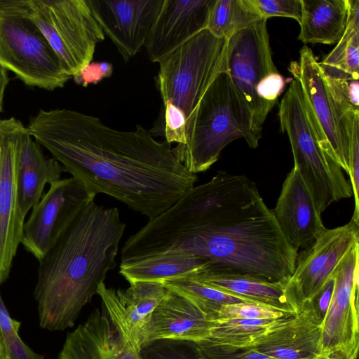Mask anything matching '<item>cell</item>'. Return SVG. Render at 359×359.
I'll use <instances>...</instances> for the list:
<instances>
[{
    "mask_svg": "<svg viewBox=\"0 0 359 359\" xmlns=\"http://www.w3.org/2000/svg\"><path fill=\"white\" fill-rule=\"evenodd\" d=\"M0 359H8L4 334L2 333L1 327H0Z\"/></svg>",
    "mask_w": 359,
    "mask_h": 359,
    "instance_id": "41",
    "label": "cell"
},
{
    "mask_svg": "<svg viewBox=\"0 0 359 359\" xmlns=\"http://www.w3.org/2000/svg\"><path fill=\"white\" fill-rule=\"evenodd\" d=\"M29 17L72 77L92 62L104 34L86 0H27Z\"/></svg>",
    "mask_w": 359,
    "mask_h": 359,
    "instance_id": "9",
    "label": "cell"
},
{
    "mask_svg": "<svg viewBox=\"0 0 359 359\" xmlns=\"http://www.w3.org/2000/svg\"><path fill=\"white\" fill-rule=\"evenodd\" d=\"M202 359H275L249 347H233L205 342L194 343Z\"/></svg>",
    "mask_w": 359,
    "mask_h": 359,
    "instance_id": "32",
    "label": "cell"
},
{
    "mask_svg": "<svg viewBox=\"0 0 359 359\" xmlns=\"http://www.w3.org/2000/svg\"><path fill=\"white\" fill-rule=\"evenodd\" d=\"M243 137L251 148L258 147L251 113L234 87L227 71L219 73L186 123V142L172 151L192 173L205 172L222 150Z\"/></svg>",
    "mask_w": 359,
    "mask_h": 359,
    "instance_id": "4",
    "label": "cell"
},
{
    "mask_svg": "<svg viewBox=\"0 0 359 359\" xmlns=\"http://www.w3.org/2000/svg\"><path fill=\"white\" fill-rule=\"evenodd\" d=\"M299 54V62H292L289 69L300 84L322 139L348 173L351 132L359 114L344 115L311 49L304 46Z\"/></svg>",
    "mask_w": 359,
    "mask_h": 359,
    "instance_id": "11",
    "label": "cell"
},
{
    "mask_svg": "<svg viewBox=\"0 0 359 359\" xmlns=\"http://www.w3.org/2000/svg\"><path fill=\"white\" fill-rule=\"evenodd\" d=\"M187 118L184 112L172 103L163 102L158 118L149 130L154 136L163 137L169 144L183 145L186 142Z\"/></svg>",
    "mask_w": 359,
    "mask_h": 359,
    "instance_id": "30",
    "label": "cell"
},
{
    "mask_svg": "<svg viewBox=\"0 0 359 359\" xmlns=\"http://www.w3.org/2000/svg\"><path fill=\"white\" fill-rule=\"evenodd\" d=\"M261 19L248 0H216L206 29L217 37L229 39L238 31Z\"/></svg>",
    "mask_w": 359,
    "mask_h": 359,
    "instance_id": "28",
    "label": "cell"
},
{
    "mask_svg": "<svg viewBox=\"0 0 359 359\" xmlns=\"http://www.w3.org/2000/svg\"><path fill=\"white\" fill-rule=\"evenodd\" d=\"M348 174L355 202L351 219L359 224V118L355 121L351 132Z\"/></svg>",
    "mask_w": 359,
    "mask_h": 359,
    "instance_id": "35",
    "label": "cell"
},
{
    "mask_svg": "<svg viewBox=\"0 0 359 359\" xmlns=\"http://www.w3.org/2000/svg\"><path fill=\"white\" fill-rule=\"evenodd\" d=\"M298 39L304 43H337L347 23L348 0H301Z\"/></svg>",
    "mask_w": 359,
    "mask_h": 359,
    "instance_id": "24",
    "label": "cell"
},
{
    "mask_svg": "<svg viewBox=\"0 0 359 359\" xmlns=\"http://www.w3.org/2000/svg\"><path fill=\"white\" fill-rule=\"evenodd\" d=\"M320 66L326 79L358 80L359 0H348V20L344 33Z\"/></svg>",
    "mask_w": 359,
    "mask_h": 359,
    "instance_id": "26",
    "label": "cell"
},
{
    "mask_svg": "<svg viewBox=\"0 0 359 359\" xmlns=\"http://www.w3.org/2000/svg\"><path fill=\"white\" fill-rule=\"evenodd\" d=\"M334 275L326 282L320 291L310 301L323 319L328 309L334 288Z\"/></svg>",
    "mask_w": 359,
    "mask_h": 359,
    "instance_id": "38",
    "label": "cell"
},
{
    "mask_svg": "<svg viewBox=\"0 0 359 359\" xmlns=\"http://www.w3.org/2000/svg\"><path fill=\"white\" fill-rule=\"evenodd\" d=\"M125 62L144 46L163 0H86Z\"/></svg>",
    "mask_w": 359,
    "mask_h": 359,
    "instance_id": "17",
    "label": "cell"
},
{
    "mask_svg": "<svg viewBox=\"0 0 359 359\" xmlns=\"http://www.w3.org/2000/svg\"><path fill=\"white\" fill-rule=\"evenodd\" d=\"M20 327V322L11 317L0 293V327L4 336L15 331L19 332Z\"/></svg>",
    "mask_w": 359,
    "mask_h": 359,
    "instance_id": "39",
    "label": "cell"
},
{
    "mask_svg": "<svg viewBox=\"0 0 359 359\" xmlns=\"http://www.w3.org/2000/svg\"><path fill=\"white\" fill-rule=\"evenodd\" d=\"M203 262L183 253L155 255L120 265L119 273L129 283L136 280L162 282L203 270Z\"/></svg>",
    "mask_w": 359,
    "mask_h": 359,
    "instance_id": "25",
    "label": "cell"
},
{
    "mask_svg": "<svg viewBox=\"0 0 359 359\" xmlns=\"http://www.w3.org/2000/svg\"><path fill=\"white\" fill-rule=\"evenodd\" d=\"M272 210L283 234L297 251L309 246L326 229L321 214L294 168L287 174Z\"/></svg>",
    "mask_w": 359,
    "mask_h": 359,
    "instance_id": "19",
    "label": "cell"
},
{
    "mask_svg": "<svg viewBox=\"0 0 359 359\" xmlns=\"http://www.w3.org/2000/svg\"><path fill=\"white\" fill-rule=\"evenodd\" d=\"M212 322L188 299L168 289L151 316L144 348L159 340L198 343L209 336Z\"/></svg>",
    "mask_w": 359,
    "mask_h": 359,
    "instance_id": "21",
    "label": "cell"
},
{
    "mask_svg": "<svg viewBox=\"0 0 359 359\" xmlns=\"http://www.w3.org/2000/svg\"><path fill=\"white\" fill-rule=\"evenodd\" d=\"M57 359H142L111 323L106 311L96 309L67 333Z\"/></svg>",
    "mask_w": 359,
    "mask_h": 359,
    "instance_id": "20",
    "label": "cell"
},
{
    "mask_svg": "<svg viewBox=\"0 0 359 359\" xmlns=\"http://www.w3.org/2000/svg\"><path fill=\"white\" fill-rule=\"evenodd\" d=\"M323 320L309 302L298 312L276 319L244 347L275 359H322Z\"/></svg>",
    "mask_w": 359,
    "mask_h": 359,
    "instance_id": "15",
    "label": "cell"
},
{
    "mask_svg": "<svg viewBox=\"0 0 359 359\" xmlns=\"http://www.w3.org/2000/svg\"><path fill=\"white\" fill-rule=\"evenodd\" d=\"M222 292L286 313L297 311L289 300L285 284L238 274L198 272L188 275Z\"/></svg>",
    "mask_w": 359,
    "mask_h": 359,
    "instance_id": "22",
    "label": "cell"
},
{
    "mask_svg": "<svg viewBox=\"0 0 359 359\" xmlns=\"http://www.w3.org/2000/svg\"><path fill=\"white\" fill-rule=\"evenodd\" d=\"M0 65L25 85L48 90L72 78L31 20L27 0H0Z\"/></svg>",
    "mask_w": 359,
    "mask_h": 359,
    "instance_id": "7",
    "label": "cell"
},
{
    "mask_svg": "<svg viewBox=\"0 0 359 359\" xmlns=\"http://www.w3.org/2000/svg\"><path fill=\"white\" fill-rule=\"evenodd\" d=\"M8 82V71L0 65V114L2 111L4 94Z\"/></svg>",
    "mask_w": 359,
    "mask_h": 359,
    "instance_id": "40",
    "label": "cell"
},
{
    "mask_svg": "<svg viewBox=\"0 0 359 359\" xmlns=\"http://www.w3.org/2000/svg\"><path fill=\"white\" fill-rule=\"evenodd\" d=\"M227 39L205 29L158 62L155 82L163 102L179 107L187 121L216 76L227 71Z\"/></svg>",
    "mask_w": 359,
    "mask_h": 359,
    "instance_id": "8",
    "label": "cell"
},
{
    "mask_svg": "<svg viewBox=\"0 0 359 359\" xmlns=\"http://www.w3.org/2000/svg\"><path fill=\"white\" fill-rule=\"evenodd\" d=\"M27 130L93 196L104 194L154 218L194 187L198 178L171 144L141 125L118 130L67 109H41Z\"/></svg>",
    "mask_w": 359,
    "mask_h": 359,
    "instance_id": "2",
    "label": "cell"
},
{
    "mask_svg": "<svg viewBox=\"0 0 359 359\" xmlns=\"http://www.w3.org/2000/svg\"><path fill=\"white\" fill-rule=\"evenodd\" d=\"M129 242L134 254L128 262L183 253L203 262L205 268L198 272L245 275L284 284L294 270L298 253L255 182L224 171L149 219Z\"/></svg>",
    "mask_w": 359,
    "mask_h": 359,
    "instance_id": "1",
    "label": "cell"
},
{
    "mask_svg": "<svg viewBox=\"0 0 359 359\" xmlns=\"http://www.w3.org/2000/svg\"><path fill=\"white\" fill-rule=\"evenodd\" d=\"M359 241V224L351 221L326 229L297 253L294 270L285 284L287 296L298 312L334 275L335 269Z\"/></svg>",
    "mask_w": 359,
    "mask_h": 359,
    "instance_id": "13",
    "label": "cell"
},
{
    "mask_svg": "<svg viewBox=\"0 0 359 359\" xmlns=\"http://www.w3.org/2000/svg\"><path fill=\"white\" fill-rule=\"evenodd\" d=\"M28 134L14 117L0 121V286L9 278L22 237L26 215L19 198L18 168Z\"/></svg>",
    "mask_w": 359,
    "mask_h": 359,
    "instance_id": "10",
    "label": "cell"
},
{
    "mask_svg": "<svg viewBox=\"0 0 359 359\" xmlns=\"http://www.w3.org/2000/svg\"><path fill=\"white\" fill-rule=\"evenodd\" d=\"M168 290L191 301L211 321H215L220 308L225 304L250 302L208 286L190 276L165 280L161 282Z\"/></svg>",
    "mask_w": 359,
    "mask_h": 359,
    "instance_id": "27",
    "label": "cell"
},
{
    "mask_svg": "<svg viewBox=\"0 0 359 359\" xmlns=\"http://www.w3.org/2000/svg\"><path fill=\"white\" fill-rule=\"evenodd\" d=\"M275 320H215L212 322L209 336L201 341L211 344L244 347L249 341L262 333Z\"/></svg>",
    "mask_w": 359,
    "mask_h": 359,
    "instance_id": "29",
    "label": "cell"
},
{
    "mask_svg": "<svg viewBox=\"0 0 359 359\" xmlns=\"http://www.w3.org/2000/svg\"><path fill=\"white\" fill-rule=\"evenodd\" d=\"M95 198L72 177L51 183L25 222L21 244L39 261L76 214Z\"/></svg>",
    "mask_w": 359,
    "mask_h": 359,
    "instance_id": "14",
    "label": "cell"
},
{
    "mask_svg": "<svg viewBox=\"0 0 359 359\" xmlns=\"http://www.w3.org/2000/svg\"><path fill=\"white\" fill-rule=\"evenodd\" d=\"M64 167L53 157L46 156L41 146L29 135L22 149L18 168V193L25 215L40 201L46 184L59 180Z\"/></svg>",
    "mask_w": 359,
    "mask_h": 359,
    "instance_id": "23",
    "label": "cell"
},
{
    "mask_svg": "<svg viewBox=\"0 0 359 359\" xmlns=\"http://www.w3.org/2000/svg\"><path fill=\"white\" fill-rule=\"evenodd\" d=\"M126 226L117 208L94 201L76 214L39 261L34 298L42 329L62 331L74 325L107 273L116 266Z\"/></svg>",
    "mask_w": 359,
    "mask_h": 359,
    "instance_id": "3",
    "label": "cell"
},
{
    "mask_svg": "<svg viewBox=\"0 0 359 359\" xmlns=\"http://www.w3.org/2000/svg\"><path fill=\"white\" fill-rule=\"evenodd\" d=\"M266 19L238 31L228 39L227 72L248 107L260 139L262 126L285 87L271 52Z\"/></svg>",
    "mask_w": 359,
    "mask_h": 359,
    "instance_id": "6",
    "label": "cell"
},
{
    "mask_svg": "<svg viewBox=\"0 0 359 359\" xmlns=\"http://www.w3.org/2000/svg\"><path fill=\"white\" fill-rule=\"evenodd\" d=\"M216 0H163L144 43L152 62H160L207 27Z\"/></svg>",
    "mask_w": 359,
    "mask_h": 359,
    "instance_id": "18",
    "label": "cell"
},
{
    "mask_svg": "<svg viewBox=\"0 0 359 359\" xmlns=\"http://www.w3.org/2000/svg\"><path fill=\"white\" fill-rule=\"evenodd\" d=\"M285 314L281 311L262 304L243 302L223 305L215 320L276 319Z\"/></svg>",
    "mask_w": 359,
    "mask_h": 359,
    "instance_id": "31",
    "label": "cell"
},
{
    "mask_svg": "<svg viewBox=\"0 0 359 359\" xmlns=\"http://www.w3.org/2000/svg\"><path fill=\"white\" fill-rule=\"evenodd\" d=\"M359 243L334 271V288L323 320L322 359H357L359 348Z\"/></svg>",
    "mask_w": 359,
    "mask_h": 359,
    "instance_id": "12",
    "label": "cell"
},
{
    "mask_svg": "<svg viewBox=\"0 0 359 359\" xmlns=\"http://www.w3.org/2000/svg\"><path fill=\"white\" fill-rule=\"evenodd\" d=\"M168 289L161 282H130L126 290H115L102 283L97 290L111 323L124 341L142 351L145 334L154 310L165 297Z\"/></svg>",
    "mask_w": 359,
    "mask_h": 359,
    "instance_id": "16",
    "label": "cell"
},
{
    "mask_svg": "<svg viewBox=\"0 0 359 359\" xmlns=\"http://www.w3.org/2000/svg\"><path fill=\"white\" fill-rule=\"evenodd\" d=\"M248 2L262 19L285 17L293 18L299 23L301 21V0H248Z\"/></svg>",
    "mask_w": 359,
    "mask_h": 359,
    "instance_id": "33",
    "label": "cell"
},
{
    "mask_svg": "<svg viewBox=\"0 0 359 359\" xmlns=\"http://www.w3.org/2000/svg\"><path fill=\"white\" fill-rule=\"evenodd\" d=\"M112 73L111 63L91 62L72 77L76 84L87 87L89 84H97L104 79L109 78Z\"/></svg>",
    "mask_w": 359,
    "mask_h": 359,
    "instance_id": "36",
    "label": "cell"
},
{
    "mask_svg": "<svg viewBox=\"0 0 359 359\" xmlns=\"http://www.w3.org/2000/svg\"><path fill=\"white\" fill-rule=\"evenodd\" d=\"M8 359H45L42 354L34 352L15 331L4 336Z\"/></svg>",
    "mask_w": 359,
    "mask_h": 359,
    "instance_id": "37",
    "label": "cell"
},
{
    "mask_svg": "<svg viewBox=\"0 0 359 359\" xmlns=\"http://www.w3.org/2000/svg\"><path fill=\"white\" fill-rule=\"evenodd\" d=\"M326 79V78H325ZM331 93L342 114H359L358 80L326 79Z\"/></svg>",
    "mask_w": 359,
    "mask_h": 359,
    "instance_id": "34",
    "label": "cell"
},
{
    "mask_svg": "<svg viewBox=\"0 0 359 359\" xmlns=\"http://www.w3.org/2000/svg\"><path fill=\"white\" fill-rule=\"evenodd\" d=\"M278 116L287 133L294 168L306 186L317 210L353 196L351 184L330 147L322 139L299 81L294 79L281 100Z\"/></svg>",
    "mask_w": 359,
    "mask_h": 359,
    "instance_id": "5",
    "label": "cell"
}]
</instances>
